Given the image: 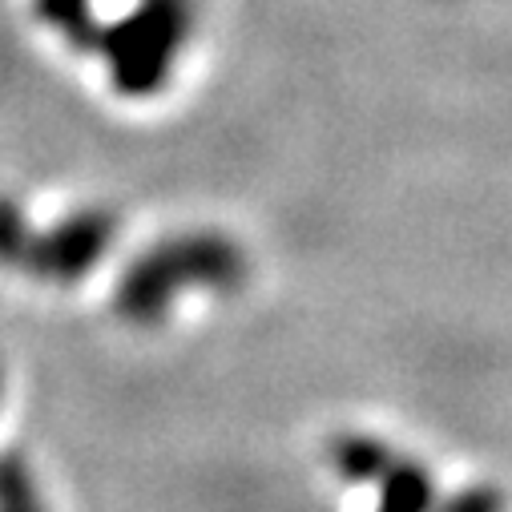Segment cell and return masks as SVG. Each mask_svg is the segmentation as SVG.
<instances>
[{
    "label": "cell",
    "instance_id": "7",
    "mask_svg": "<svg viewBox=\"0 0 512 512\" xmlns=\"http://www.w3.org/2000/svg\"><path fill=\"white\" fill-rule=\"evenodd\" d=\"M0 512H45L37 480L21 456H0Z\"/></svg>",
    "mask_w": 512,
    "mask_h": 512
},
{
    "label": "cell",
    "instance_id": "5",
    "mask_svg": "<svg viewBox=\"0 0 512 512\" xmlns=\"http://www.w3.org/2000/svg\"><path fill=\"white\" fill-rule=\"evenodd\" d=\"M331 468L343 484H375L383 472L396 464V452L383 444L379 436H367V432H343L335 436L331 444Z\"/></svg>",
    "mask_w": 512,
    "mask_h": 512
},
{
    "label": "cell",
    "instance_id": "6",
    "mask_svg": "<svg viewBox=\"0 0 512 512\" xmlns=\"http://www.w3.org/2000/svg\"><path fill=\"white\" fill-rule=\"evenodd\" d=\"M37 17L57 29L73 49H97L101 25L93 17V0H37Z\"/></svg>",
    "mask_w": 512,
    "mask_h": 512
},
{
    "label": "cell",
    "instance_id": "2",
    "mask_svg": "<svg viewBox=\"0 0 512 512\" xmlns=\"http://www.w3.org/2000/svg\"><path fill=\"white\" fill-rule=\"evenodd\" d=\"M198 21V0H138L134 13L101 25L97 53L125 97H154L170 85L174 61Z\"/></svg>",
    "mask_w": 512,
    "mask_h": 512
},
{
    "label": "cell",
    "instance_id": "9",
    "mask_svg": "<svg viewBox=\"0 0 512 512\" xmlns=\"http://www.w3.org/2000/svg\"><path fill=\"white\" fill-rule=\"evenodd\" d=\"M432 512H504V496L492 484H472L448 496L444 504H436Z\"/></svg>",
    "mask_w": 512,
    "mask_h": 512
},
{
    "label": "cell",
    "instance_id": "8",
    "mask_svg": "<svg viewBox=\"0 0 512 512\" xmlns=\"http://www.w3.org/2000/svg\"><path fill=\"white\" fill-rule=\"evenodd\" d=\"M25 234H29V218L21 214V206L9 202V198H0V263L5 267H17Z\"/></svg>",
    "mask_w": 512,
    "mask_h": 512
},
{
    "label": "cell",
    "instance_id": "3",
    "mask_svg": "<svg viewBox=\"0 0 512 512\" xmlns=\"http://www.w3.org/2000/svg\"><path fill=\"white\" fill-rule=\"evenodd\" d=\"M113 238H117L113 210H105V206L73 210L69 218H61L57 226H49L41 234L29 226L17 271H29L49 283H77L109 254Z\"/></svg>",
    "mask_w": 512,
    "mask_h": 512
},
{
    "label": "cell",
    "instance_id": "4",
    "mask_svg": "<svg viewBox=\"0 0 512 512\" xmlns=\"http://www.w3.org/2000/svg\"><path fill=\"white\" fill-rule=\"evenodd\" d=\"M371 488H375V512H432L440 504L432 472L420 460H404V456H396V464Z\"/></svg>",
    "mask_w": 512,
    "mask_h": 512
},
{
    "label": "cell",
    "instance_id": "1",
    "mask_svg": "<svg viewBox=\"0 0 512 512\" xmlns=\"http://www.w3.org/2000/svg\"><path fill=\"white\" fill-rule=\"evenodd\" d=\"M246 279L242 246L218 230H190L154 242L117 279V315L134 327L162 323L190 291H234Z\"/></svg>",
    "mask_w": 512,
    "mask_h": 512
}]
</instances>
